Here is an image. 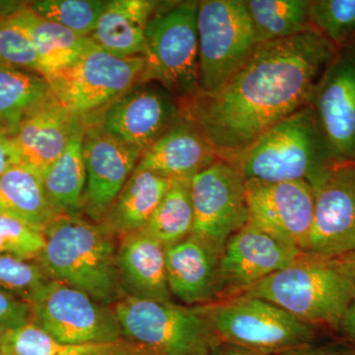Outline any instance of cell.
Here are the masks:
<instances>
[{"mask_svg": "<svg viewBox=\"0 0 355 355\" xmlns=\"http://www.w3.org/2000/svg\"><path fill=\"white\" fill-rule=\"evenodd\" d=\"M338 53L315 29L259 44L216 92L182 100L183 116L219 158L233 162L268 128L309 106Z\"/></svg>", "mask_w": 355, "mask_h": 355, "instance_id": "6da1fadb", "label": "cell"}, {"mask_svg": "<svg viewBox=\"0 0 355 355\" xmlns=\"http://www.w3.org/2000/svg\"><path fill=\"white\" fill-rule=\"evenodd\" d=\"M44 235L46 243L36 261L51 280L109 307L125 297L119 275L118 238L104 224L81 216H58Z\"/></svg>", "mask_w": 355, "mask_h": 355, "instance_id": "7a4b0ae2", "label": "cell"}, {"mask_svg": "<svg viewBox=\"0 0 355 355\" xmlns=\"http://www.w3.org/2000/svg\"><path fill=\"white\" fill-rule=\"evenodd\" d=\"M241 295L263 299L314 327L338 326L355 299L354 266L349 258L303 253Z\"/></svg>", "mask_w": 355, "mask_h": 355, "instance_id": "3957f363", "label": "cell"}, {"mask_svg": "<svg viewBox=\"0 0 355 355\" xmlns=\"http://www.w3.org/2000/svg\"><path fill=\"white\" fill-rule=\"evenodd\" d=\"M232 163L246 180L305 181L312 187L338 162L309 105L268 128Z\"/></svg>", "mask_w": 355, "mask_h": 355, "instance_id": "277c9868", "label": "cell"}, {"mask_svg": "<svg viewBox=\"0 0 355 355\" xmlns=\"http://www.w3.org/2000/svg\"><path fill=\"white\" fill-rule=\"evenodd\" d=\"M112 308L125 340L150 355H209L220 343L200 306L125 296Z\"/></svg>", "mask_w": 355, "mask_h": 355, "instance_id": "5b68a950", "label": "cell"}, {"mask_svg": "<svg viewBox=\"0 0 355 355\" xmlns=\"http://www.w3.org/2000/svg\"><path fill=\"white\" fill-rule=\"evenodd\" d=\"M220 343L259 355H277L312 345L315 327L263 299L249 295L202 305Z\"/></svg>", "mask_w": 355, "mask_h": 355, "instance_id": "8992f818", "label": "cell"}, {"mask_svg": "<svg viewBox=\"0 0 355 355\" xmlns=\"http://www.w3.org/2000/svg\"><path fill=\"white\" fill-rule=\"evenodd\" d=\"M198 7V1L158 6L147 26L140 83H157L181 100L200 93Z\"/></svg>", "mask_w": 355, "mask_h": 355, "instance_id": "52a82bcc", "label": "cell"}, {"mask_svg": "<svg viewBox=\"0 0 355 355\" xmlns=\"http://www.w3.org/2000/svg\"><path fill=\"white\" fill-rule=\"evenodd\" d=\"M144 67L142 55L116 57L93 42L72 64L46 79L55 99L83 121L140 83Z\"/></svg>", "mask_w": 355, "mask_h": 355, "instance_id": "ba28073f", "label": "cell"}, {"mask_svg": "<svg viewBox=\"0 0 355 355\" xmlns=\"http://www.w3.org/2000/svg\"><path fill=\"white\" fill-rule=\"evenodd\" d=\"M200 93L221 88L258 46L245 0H202L198 7Z\"/></svg>", "mask_w": 355, "mask_h": 355, "instance_id": "9c48e42d", "label": "cell"}, {"mask_svg": "<svg viewBox=\"0 0 355 355\" xmlns=\"http://www.w3.org/2000/svg\"><path fill=\"white\" fill-rule=\"evenodd\" d=\"M193 225L191 234L221 254L229 238L247 225L246 178L218 158L191 179Z\"/></svg>", "mask_w": 355, "mask_h": 355, "instance_id": "30bf717a", "label": "cell"}, {"mask_svg": "<svg viewBox=\"0 0 355 355\" xmlns=\"http://www.w3.org/2000/svg\"><path fill=\"white\" fill-rule=\"evenodd\" d=\"M31 306L32 322L65 343H114L125 340L113 308L87 294L51 280Z\"/></svg>", "mask_w": 355, "mask_h": 355, "instance_id": "8fae6325", "label": "cell"}, {"mask_svg": "<svg viewBox=\"0 0 355 355\" xmlns=\"http://www.w3.org/2000/svg\"><path fill=\"white\" fill-rule=\"evenodd\" d=\"M312 188L314 216L304 254L331 259L355 254V163H336Z\"/></svg>", "mask_w": 355, "mask_h": 355, "instance_id": "7c38bea8", "label": "cell"}, {"mask_svg": "<svg viewBox=\"0 0 355 355\" xmlns=\"http://www.w3.org/2000/svg\"><path fill=\"white\" fill-rule=\"evenodd\" d=\"M246 197L248 223L305 253L314 216V191L310 184L246 180Z\"/></svg>", "mask_w": 355, "mask_h": 355, "instance_id": "4fadbf2b", "label": "cell"}, {"mask_svg": "<svg viewBox=\"0 0 355 355\" xmlns=\"http://www.w3.org/2000/svg\"><path fill=\"white\" fill-rule=\"evenodd\" d=\"M86 187L83 212L91 221H103L142 154L102 127L98 116L83 120Z\"/></svg>", "mask_w": 355, "mask_h": 355, "instance_id": "5bb4252c", "label": "cell"}, {"mask_svg": "<svg viewBox=\"0 0 355 355\" xmlns=\"http://www.w3.org/2000/svg\"><path fill=\"white\" fill-rule=\"evenodd\" d=\"M96 116L107 132L144 154L183 119V111L162 86L139 85Z\"/></svg>", "mask_w": 355, "mask_h": 355, "instance_id": "9a60e30c", "label": "cell"}, {"mask_svg": "<svg viewBox=\"0 0 355 355\" xmlns=\"http://www.w3.org/2000/svg\"><path fill=\"white\" fill-rule=\"evenodd\" d=\"M310 106L336 162L355 163V51H338Z\"/></svg>", "mask_w": 355, "mask_h": 355, "instance_id": "2e32d148", "label": "cell"}, {"mask_svg": "<svg viewBox=\"0 0 355 355\" xmlns=\"http://www.w3.org/2000/svg\"><path fill=\"white\" fill-rule=\"evenodd\" d=\"M301 254L248 223L229 238L219 258L217 301L241 295Z\"/></svg>", "mask_w": 355, "mask_h": 355, "instance_id": "e0dca14e", "label": "cell"}, {"mask_svg": "<svg viewBox=\"0 0 355 355\" xmlns=\"http://www.w3.org/2000/svg\"><path fill=\"white\" fill-rule=\"evenodd\" d=\"M83 121L64 108L53 95L38 107L12 137L20 163L40 177L64 153Z\"/></svg>", "mask_w": 355, "mask_h": 355, "instance_id": "ac0fdd59", "label": "cell"}, {"mask_svg": "<svg viewBox=\"0 0 355 355\" xmlns=\"http://www.w3.org/2000/svg\"><path fill=\"white\" fill-rule=\"evenodd\" d=\"M165 256L172 296L188 306L210 304L218 298L220 254L211 247L191 234L165 248Z\"/></svg>", "mask_w": 355, "mask_h": 355, "instance_id": "d6986e66", "label": "cell"}, {"mask_svg": "<svg viewBox=\"0 0 355 355\" xmlns=\"http://www.w3.org/2000/svg\"><path fill=\"white\" fill-rule=\"evenodd\" d=\"M218 158L202 132L183 116L175 127L142 154L137 168L172 181H184L191 180Z\"/></svg>", "mask_w": 355, "mask_h": 355, "instance_id": "ffe728a7", "label": "cell"}, {"mask_svg": "<svg viewBox=\"0 0 355 355\" xmlns=\"http://www.w3.org/2000/svg\"><path fill=\"white\" fill-rule=\"evenodd\" d=\"M118 268L128 297L172 302L166 273L165 247L142 232L121 238Z\"/></svg>", "mask_w": 355, "mask_h": 355, "instance_id": "44dd1931", "label": "cell"}, {"mask_svg": "<svg viewBox=\"0 0 355 355\" xmlns=\"http://www.w3.org/2000/svg\"><path fill=\"white\" fill-rule=\"evenodd\" d=\"M159 6L153 0L107 1L90 39L116 57L144 55L147 26Z\"/></svg>", "mask_w": 355, "mask_h": 355, "instance_id": "7402d4cb", "label": "cell"}, {"mask_svg": "<svg viewBox=\"0 0 355 355\" xmlns=\"http://www.w3.org/2000/svg\"><path fill=\"white\" fill-rule=\"evenodd\" d=\"M173 183L172 180L155 173L135 168L100 223L104 224L110 232L120 239L139 232L146 225Z\"/></svg>", "mask_w": 355, "mask_h": 355, "instance_id": "603a6c76", "label": "cell"}, {"mask_svg": "<svg viewBox=\"0 0 355 355\" xmlns=\"http://www.w3.org/2000/svg\"><path fill=\"white\" fill-rule=\"evenodd\" d=\"M9 17L31 41L44 78L72 64L93 44L90 38L77 36L62 25L40 17L28 6H21Z\"/></svg>", "mask_w": 355, "mask_h": 355, "instance_id": "cb8c5ba5", "label": "cell"}, {"mask_svg": "<svg viewBox=\"0 0 355 355\" xmlns=\"http://www.w3.org/2000/svg\"><path fill=\"white\" fill-rule=\"evenodd\" d=\"M0 214L43 233L58 216L44 193L41 178L22 164L0 176Z\"/></svg>", "mask_w": 355, "mask_h": 355, "instance_id": "d4e9b609", "label": "cell"}, {"mask_svg": "<svg viewBox=\"0 0 355 355\" xmlns=\"http://www.w3.org/2000/svg\"><path fill=\"white\" fill-rule=\"evenodd\" d=\"M84 125L79 128L60 157L42 174L49 202L58 216H80L86 187L83 158Z\"/></svg>", "mask_w": 355, "mask_h": 355, "instance_id": "484cf974", "label": "cell"}, {"mask_svg": "<svg viewBox=\"0 0 355 355\" xmlns=\"http://www.w3.org/2000/svg\"><path fill=\"white\" fill-rule=\"evenodd\" d=\"M51 95L50 84L41 74L0 64V133L12 137Z\"/></svg>", "mask_w": 355, "mask_h": 355, "instance_id": "4316f807", "label": "cell"}, {"mask_svg": "<svg viewBox=\"0 0 355 355\" xmlns=\"http://www.w3.org/2000/svg\"><path fill=\"white\" fill-rule=\"evenodd\" d=\"M0 345L3 355L148 354L146 350L127 340L81 345L58 342L33 322L23 324L19 328L0 333Z\"/></svg>", "mask_w": 355, "mask_h": 355, "instance_id": "83f0119b", "label": "cell"}, {"mask_svg": "<svg viewBox=\"0 0 355 355\" xmlns=\"http://www.w3.org/2000/svg\"><path fill=\"white\" fill-rule=\"evenodd\" d=\"M246 6L258 44L313 29L311 0H246Z\"/></svg>", "mask_w": 355, "mask_h": 355, "instance_id": "f1b7e54d", "label": "cell"}, {"mask_svg": "<svg viewBox=\"0 0 355 355\" xmlns=\"http://www.w3.org/2000/svg\"><path fill=\"white\" fill-rule=\"evenodd\" d=\"M190 182L191 180L174 181L146 225L139 232L153 238L165 248L177 244L191 235L193 209Z\"/></svg>", "mask_w": 355, "mask_h": 355, "instance_id": "f546056e", "label": "cell"}, {"mask_svg": "<svg viewBox=\"0 0 355 355\" xmlns=\"http://www.w3.org/2000/svg\"><path fill=\"white\" fill-rule=\"evenodd\" d=\"M106 3L102 0H39L28 7L40 17L58 23L77 36L90 38Z\"/></svg>", "mask_w": 355, "mask_h": 355, "instance_id": "4dcf8cb0", "label": "cell"}, {"mask_svg": "<svg viewBox=\"0 0 355 355\" xmlns=\"http://www.w3.org/2000/svg\"><path fill=\"white\" fill-rule=\"evenodd\" d=\"M310 22L336 50L349 48L355 43V0H313Z\"/></svg>", "mask_w": 355, "mask_h": 355, "instance_id": "1f68e13d", "label": "cell"}, {"mask_svg": "<svg viewBox=\"0 0 355 355\" xmlns=\"http://www.w3.org/2000/svg\"><path fill=\"white\" fill-rule=\"evenodd\" d=\"M51 280L37 261L0 256V291L9 295L30 303Z\"/></svg>", "mask_w": 355, "mask_h": 355, "instance_id": "d6a6232c", "label": "cell"}, {"mask_svg": "<svg viewBox=\"0 0 355 355\" xmlns=\"http://www.w3.org/2000/svg\"><path fill=\"white\" fill-rule=\"evenodd\" d=\"M44 243L43 233L17 219L0 214V256L36 261Z\"/></svg>", "mask_w": 355, "mask_h": 355, "instance_id": "836d02e7", "label": "cell"}, {"mask_svg": "<svg viewBox=\"0 0 355 355\" xmlns=\"http://www.w3.org/2000/svg\"><path fill=\"white\" fill-rule=\"evenodd\" d=\"M0 64L41 74L31 41L9 16H0Z\"/></svg>", "mask_w": 355, "mask_h": 355, "instance_id": "e575fe53", "label": "cell"}, {"mask_svg": "<svg viewBox=\"0 0 355 355\" xmlns=\"http://www.w3.org/2000/svg\"><path fill=\"white\" fill-rule=\"evenodd\" d=\"M32 322L29 303L0 291V333Z\"/></svg>", "mask_w": 355, "mask_h": 355, "instance_id": "d590c367", "label": "cell"}, {"mask_svg": "<svg viewBox=\"0 0 355 355\" xmlns=\"http://www.w3.org/2000/svg\"><path fill=\"white\" fill-rule=\"evenodd\" d=\"M21 164L12 137L0 133V176L13 166Z\"/></svg>", "mask_w": 355, "mask_h": 355, "instance_id": "8d00e7d4", "label": "cell"}, {"mask_svg": "<svg viewBox=\"0 0 355 355\" xmlns=\"http://www.w3.org/2000/svg\"><path fill=\"white\" fill-rule=\"evenodd\" d=\"M338 327L345 334V336H347L350 342L355 345V299L354 302L347 308V310L345 311V315L340 319Z\"/></svg>", "mask_w": 355, "mask_h": 355, "instance_id": "74e56055", "label": "cell"}, {"mask_svg": "<svg viewBox=\"0 0 355 355\" xmlns=\"http://www.w3.org/2000/svg\"><path fill=\"white\" fill-rule=\"evenodd\" d=\"M277 355H354L345 350L329 349V347H315L314 345H307L301 349L291 350Z\"/></svg>", "mask_w": 355, "mask_h": 355, "instance_id": "f35d334b", "label": "cell"}, {"mask_svg": "<svg viewBox=\"0 0 355 355\" xmlns=\"http://www.w3.org/2000/svg\"><path fill=\"white\" fill-rule=\"evenodd\" d=\"M209 355H259L239 347L220 343Z\"/></svg>", "mask_w": 355, "mask_h": 355, "instance_id": "ab89813d", "label": "cell"}, {"mask_svg": "<svg viewBox=\"0 0 355 355\" xmlns=\"http://www.w3.org/2000/svg\"><path fill=\"white\" fill-rule=\"evenodd\" d=\"M350 261H352V266H354V272H355V254H352L350 257H347Z\"/></svg>", "mask_w": 355, "mask_h": 355, "instance_id": "60d3db41", "label": "cell"}, {"mask_svg": "<svg viewBox=\"0 0 355 355\" xmlns=\"http://www.w3.org/2000/svg\"><path fill=\"white\" fill-rule=\"evenodd\" d=\"M349 48H352V50L355 51V43L354 44H352V46H349Z\"/></svg>", "mask_w": 355, "mask_h": 355, "instance_id": "b9f144b4", "label": "cell"}, {"mask_svg": "<svg viewBox=\"0 0 355 355\" xmlns=\"http://www.w3.org/2000/svg\"><path fill=\"white\" fill-rule=\"evenodd\" d=\"M0 355H3L2 354L1 345H0Z\"/></svg>", "mask_w": 355, "mask_h": 355, "instance_id": "7bdbcfd3", "label": "cell"}, {"mask_svg": "<svg viewBox=\"0 0 355 355\" xmlns=\"http://www.w3.org/2000/svg\"><path fill=\"white\" fill-rule=\"evenodd\" d=\"M137 355H149V354H137Z\"/></svg>", "mask_w": 355, "mask_h": 355, "instance_id": "ee69618b", "label": "cell"}]
</instances>
